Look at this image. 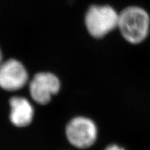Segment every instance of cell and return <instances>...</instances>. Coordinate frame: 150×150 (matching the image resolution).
I'll list each match as a JSON object with an SVG mask.
<instances>
[{"label": "cell", "instance_id": "cell-1", "mask_svg": "<svg viewBox=\"0 0 150 150\" xmlns=\"http://www.w3.org/2000/svg\"><path fill=\"white\" fill-rule=\"evenodd\" d=\"M117 29L129 44H141L149 35L150 15L139 6L125 7L119 12Z\"/></svg>", "mask_w": 150, "mask_h": 150}, {"label": "cell", "instance_id": "cell-2", "mask_svg": "<svg viewBox=\"0 0 150 150\" xmlns=\"http://www.w3.org/2000/svg\"><path fill=\"white\" fill-rule=\"evenodd\" d=\"M119 12L108 4H94L85 15V25L89 34L102 38L117 29Z\"/></svg>", "mask_w": 150, "mask_h": 150}, {"label": "cell", "instance_id": "cell-3", "mask_svg": "<svg viewBox=\"0 0 150 150\" xmlns=\"http://www.w3.org/2000/svg\"><path fill=\"white\" fill-rule=\"evenodd\" d=\"M66 136L72 145L84 149L91 147L95 142L97 129L94 122L89 118L76 117L67 125Z\"/></svg>", "mask_w": 150, "mask_h": 150}, {"label": "cell", "instance_id": "cell-4", "mask_svg": "<svg viewBox=\"0 0 150 150\" xmlns=\"http://www.w3.org/2000/svg\"><path fill=\"white\" fill-rule=\"evenodd\" d=\"M60 86L59 79L55 75L50 72H40L30 82L29 91L33 100L43 105L50 102L52 97L58 93Z\"/></svg>", "mask_w": 150, "mask_h": 150}, {"label": "cell", "instance_id": "cell-5", "mask_svg": "<svg viewBox=\"0 0 150 150\" xmlns=\"http://www.w3.org/2000/svg\"><path fill=\"white\" fill-rule=\"evenodd\" d=\"M28 74L24 65L16 59L0 64V87L8 91L21 89L26 85Z\"/></svg>", "mask_w": 150, "mask_h": 150}, {"label": "cell", "instance_id": "cell-6", "mask_svg": "<svg viewBox=\"0 0 150 150\" xmlns=\"http://www.w3.org/2000/svg\"><path fill=\"white\" fill-rule=\"evenodd\" d=\"M11 122L17 127H26L32 122L34 110L27 99L14 97L10 99Z\"/></svg>", "mask_w": 150, "mask_h": 150}, {"label": "cell", "instance_id": "cell-7", "mask_svg": "<svg viewBox=\"0 0 150 150\" xmlns=\"http://www.w3.org/2000/svg\"><path fill=\"white\" fill-rule=\"evenodd\" d=\"M105 150H125L122 147H120L117 145H112L108 146V147L106 148Z\"/></svg>", "mask_w": 150, "mask_h": 150}, {"label": "cell", "instance_id": "cell-8", "mask_svg": "<svg viewBox=\"0 0 150 150\" xmlns=\"http://www.w3.org/2000/svg\"><path fill=\"white\" fill-rule=\"evenodd\" d=\"M1 63V51H0V64Z\"/></svg>", "mask_w": 150, "mask_h": 150}]
</instances>
